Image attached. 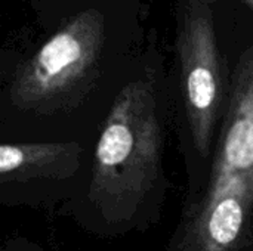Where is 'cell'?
I'll list each match as a JSON object with an SVG mask.
<instances>
[{
    "mask_svg": "<svg viewBox=\"0 0 253 251\" xmlns=\"http://www.w3.org/2000/svg\"><path fill=\"white\" fill-rule=\"evenodd\" d=\"M160 124L153 84L129 83L117 95L96 145L89 198L110 220L130 219L160 167Z\"/></svg>",
    "mask_w": 253,
    "mask_h": 251,
    "instance_id": "obj_1",
    "label": "cell"
},
{
    "mask_svg": "<svg viewBox=\"0 0 253 251\" xmlns=\"http://www.w3.org/2000/svg\"><path fill=\"white\" fill-rule=\"evenodd\" d=\"M104 40V16L93 9L79 12L16 70L10 102L44 114L71 105L95 81Z\"/></svg>",
    "mask_w": 253,
    "mask_h": 251,
    "instance_id": "obj_2",
    "label": "cell"
},
{
    "mask_svg": "<svg viewBox=\"0 0 253 251\" xmlns=\"http://www.w3.org/2000/svg\"><path fill=\"white\" fill-rule=\"evenodd\" d=\"M184 101L196 149L206 155L224 98L222 62L213 15L202 0H184L178 34Z\"/></svg>",
    "mask_w": 253,
    "mask_h": 251,
    "instance_id": "obj_3",
    "label": "cell"
},
{
    "mask_svg": "<svg viewBox=\"0 0 253 251\" xmlns=\"http://www.w3.org/2000/svg\"><path fill=\"white\" fill-rule=\"evenodd\" d=\"M228 188L253 198V46L242 55L231 80L228 111L203 201Z\"/></svg>",
    "mask_w": 253,
    "mask_h": 251,
    "instance_id": "obj_4",
    "label": "cell"
},
{
    "mask_svg": "<svg viewBox=\"0 0 253 251\" xmlns=\"http://www.w3.org/2000/svg\"><path fill=\"white\" fill-rule=\"evenodd\" d=\"M80 154L76 142L4 143L0 148L1 183L70 178L80 166Z\"/></svg>",
    "mask_w": 253,
    "mask_h": 251,
    "instance_id": "obj_5",
    "label": "cell"
},
{
    "mask_svg": "<svg viewBox=\"0 0 253 251\" xmlns=\"http://www.w3.org/2000/svg\"><path fill=\"white\" fill-rule=\"evenodd\" d=\"M253 198L239 188H228L203 201L196 219L197 251H228L240 238Z\"/></svg>",
    "mask_w": 253,
    "mask_h": 251,
    "instance_id": "obj_6",
    "label": "cell"
},
{
    "mask_svg": "<svg viewBox=\"0 0 253 251\" xmlns=\"http://www.w3.org/2000/svg\"><path fill=\"white\" fill-rule=\"evenodd\" d=\"M245 3H246V4H248V6H249V7L253 10V0H245Z\"/></svg>",
    "mask_w": 253,
    "mask_h": 251,
    "instance_id": "obj_7",
    "label": "cell"
}]
</instances>
